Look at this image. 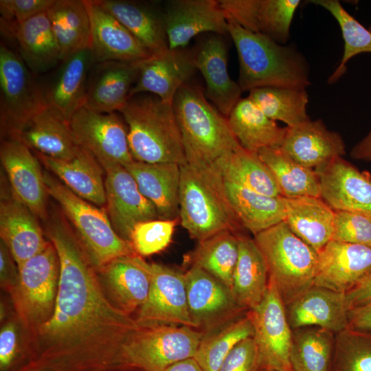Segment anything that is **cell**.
Listing matches in <instances>:
<instances>
[{"label": "cell", "instance_id": "obj_1", "mask_svg": "<svg viewBox=\"0 0 371 371\" xmlns=\"http://www.w3.org/2000/svg\"><path fill=\"white\" fill-rule=\"evenodd\" d=\"M45 222L59 260L57 295L51 317L35 328L36 345L27 363L18 371H93L122 366V348L142 326L108 300L96 268L66 218L54 212Z\"/></svg>", "mask_w": 371, "mask_h": 371}, {"label": "cell", "instance_id": "obj_2", "mask_svg": "<svg viewBox=\"0 0 371 371\" xmlns=\"http://www.w3.org/2000/svg\"><path fill=\"white\" fill-rule=\"evenodd\" d=\"M227 19L228 35L238 54L237 82L243 92L261 87L306 89L311 85L309 63L295 46L280 44Z\"/></svg>", "mask_w": 371, "mask_h": 371}, {"label": "cell", "instance_id": "obj_3", "mask_svg": "<svg viewBox=\"0 0 371 371\" xmlns=\"http://www.w3.org/2000/svg\"><path fill=\"white\" fill-rule=\"evenodd\" d=\"M179 222L200 242L223 232L243 229L227 196L224 181L210 165H181Z\"/></svg>", "mask_w": 371, "mask_h": 371}, {"label": "cell", "instance_id": "obj_4", "mask_svg": "<svg viewBox=\"0 0 371 371\" xmlns=\"http://www.w3.org/2000/svg\"><path fill=\"white\" fill-rule=\"evenodd\" d=\"M120 112L127 125L135 161L180 166L187 163L172 103L152 94L139 93L131 97Z\"/></svg>", "mask_w": 371, "mask_h": 371}, {"label": "cell", "instance_id": "obj_5", "mask_svg": "<svg viewBox=\"0 0 371 371\" xmlns=\"http://www.w3.org/2000/svg\"><path fill=\"white\" fill-rule=\"evenodd\" d=\"M172 105L188 164L210 166L223 155L241 147L227 117L207 99L199 87L189 82L183 85Z\"/></svg>", "mask_w": 371, "mask_h": 371}, {"label": "cell", "instance_id": "obj_6", "mask_svg": "<svg viewBox=\"0 0 371 371\" xmlns=\"http://www.w3.org/2000/svg\"><path fill=\"white\" fill-rule=\"evenodd\" d=\"M44 172L49 196L59 205L92 264L99 269L111 260L137 254L113 229L106 210L80 197L50 172Z\"/></svg>", "mask_w": 371, "mask_h": 371}, {"label": "cell", "instance_id": "obj_7", "mask_svg": "<svg viewBox=\"0 0 371 371\" xmlns=\"http://www.w3.org/2000/svg\"><path fill=\"white\" fill-rule=\"evenodd\" d=\"M254 239L285 306L314 285L318 253L284 221L257 234Z\"/></svg>", "mask_w": 371, "mask_h": 371}, {"label": "cell", "instance_id": "obj_8", "mask_svg": "<svg viewBox=\"0 0 371 371\" xmlns=\"http://www.w3.org/2000/svg\"><path fill=\"white\" fill-rule=\"evenodd\" d=\"M32 73L21 56L1 44V140L19 139L30 120L47 105L45 90Z\"/></svg>", "mask_w": 371, "mask_h": 371}, {"label": "cell", "instance_id": "obj_9", "mask_svg": "<svg viewBox=\"0 0 371 371\" xmlns=\"http://www.w3.org/2000/svg\"><path fill=\"white\" fill-rule=\"evenodd\" d=\"M203 334L186 326L142 327L123 346L122 365L142 371H161L193 358Z\"/></svg>", "mask_w": 371, "mask_h": 371}, {"label": "cell", "instance_id": "obj_10", "mask_svg": "<svg viewBox=\"0 0 371 371\" xmlns=\"http://www.w3.org/2000/svg\"><path fill=\"white\" fill-rule=\"evenodd\" d=\"M19 268V281L10 293L24 324L35 329L51 317L55 306L60 273L54 245L46 247Z\"/></svg>", "mask_w": 371, "mask_h": 371}, {"label": "cell", "instance_id": "obj_11", "mask_svg": "<svg viewBox=\"0 0 371 371\" xmlns=\"http://www.w3.org/2000/svg\"><path fill=\"white\" fill-rule=\"evenodd\" d=\"M248 313L261 368L292 371L290 351L293 330L287 319L284 303L271 278L263 299Z\"/></svg>", "mask_w": 371, "mask_h": 371}, {"label": "cell", "instance_id": "obj_12", "mask_svg": "<svg viewBox=\"0 0 371 371\" xmlns=\"http://www.w3.org/2000/svg\"><path fill=\"white\" fill-rule=\"evenodd\" d=\"M69 126L77 144L100 164L111 162L125 167L134 161L127 127L116 112H98L82 105L71 116Z\"/></svg>", "mask_w": 371, "mask_h": 371}, {"label": "cell", "instance_id": "obj_13", "mask_svg": "<svg viewBox=\"0 0 371 371\" xmlns=\"http://www.w3.org/2000/svg\"><path fill=\"white\" fill-rule=\"evenodd\" d=\"M150 289L146 302L137 310V322L142 327L194 328L188 310L184 273L158 263H150Z\"/></svg>", "mask_w": 371, "mask_h": 371}, {"label": "cell", "instance_id": "obj_14", "mask_svg": "<svg viewBox=\"0 0 371 371\" xmlns=\"http://www.w3.org/2000/svg\"><path fill=\"white\" fill-rule=\"evenodd\" d=\"M100 165L105 174L106 212L117 234L130 242L133 227L159 218L158 214L124 166L111 162Z\"/></svg>", "mask_w": 371, "mask_h": 371}, {"label": "cell", "instance_id": "obj_15", "mask_svg": "<svg viewBox=\"0 0 371 371\" xmlns=\"http://www.w3.org/2000/svg\"><path fill=\"white\" fill-rule=\"evenodd\" d=\"M190 316L195 328L207 332L240 315L244 309L230 288L203 269L184 273Z\"/></svg>", "mask_w": 371, "mask_h": 371}, {"label": "cell", "instance_id": "obj_16", "mask_svg": "<svg viewBox=\"0 0 371 371\" xmlns=\"http://www.w3.org/2000/svg\"><path fill=\"white\" fill-rule=\"evenodd\" d=\"M6 178L1 175L0 236L19 267L43 251L49 240L38 218L16 196Z\"/></svg>", "mask_w": 371, "mask_h": 371}, {"label": "cell", "instance_id": "obj_17", "mask_svg": "<svg viewBox=\"0 0 371 371\" xmlns=\"http://www.w3.org/2000/svg\"><path fill=\"white\" fill-rule=\"evenodd\" d=\"M0 159L16 196L38 218L49 216V196L38 159L19 139L1 140Z\"/></svg>", "mask_w": 371, "mask_h": 371}, {"label": "cell", "instance_id": "obj_18", "mask_svg": "<svg viewBox=\"0 0 371 371\" xmlns=\"http://www.w3.org/2000/svg\"><path fill=\"white\" fill-rule=\"evenodd\" d=\"M170 49L186 48L204 32L228 35L226 14L217 0H172L163 12Z\"/></svg>", "mask_w": 371, "mask_h": 371}, {"label": "cell", "instance_id": "obj_19", "mask_svg": "<svg viewBox=\"0 0 371 371\" xmlns=\"http://www.w3.org/2000/svg\"><path fill=\"white\" fill-rule=\"evenodd\" d=\"M321 198L333 210L371 216V175L338 157L315 169Z\"/></svg>", "mask_w": 371, "mask_h": 371}, {"label": "cell", "instance_id": "obj_20", "mask_svg": "<svg viewBox=\"0 0 371 371\" xmlns=\"http://www.w3.org/2000/svg\"><path fill=\"white\" fill-rule=\"evenodd\" d=\"M137 63L139 77L129 98L139 93H149L169 103L172 102L178 91L188 82L196 69L194 52L186 48H168Z\"/></svg>", "mask_w": 371, "mask_h": 371}, {"label": "cell", "instance_id": "obj_21", "mask_svg": "<svg viewBox=\"0 0 371 371\" xmlns=\"http://www.w3.org/2000/svg\"><path fill=\"white\" fill-rule=\"evenodd\" d=\"M371 273V247L331 240L318 252L314 285L346 293Z\"/></svg>", "mask_w": 371, "mask_h": 371}, {"label": "cell", "instance_id": "obj_22", "mask_svg": "<svg viewBox=\"0 0 371 371\" xmlns=\"http://www.w3.org/2000/svg\"><path fill=\"white\" fill-rule=\"evenodd\" d=\"M84 1L90 19V49L94 64L109 61L137 63L151 56L149 51L96 0Z\"/></svg>", "mask_w": 371, "mask_h": 371}, {"label": "cell", "instance_id": "obj_23", "mask_svg": "<svg viewBox=\"0 0 371 371\" xmlns=\"http://www.w3.org/2000/svg\"><path fill=\"white\" fill-rule=\"evenodd\" d=\"M227 16L242 27L286 45L300 0H220Z\"/></svg>", "mask_w": 371, "mask_h": 371}, {"label": "cell", "instance_id": "obj_24", "mask_svg": "<svg viewBox=\"0 0 371 371\" xmlns=\"http://www.w3.org/2000/svg\"><path fill=\"white\" fill-rule=\"evenodd\" d=\"M226 45L218 35L203 41L194 52L196 69L203 76L207 99L225 117L240 100L242 90L227 70Z\"/></svg>", "mask_w": 371, "mask_h": 371}, {"label": "cell", "instance_id": "obj_25", "mask_svg": "<svg viewBox=\"0 0 371 371\" xmlns=\"http://www.w3.org/2000/svg\"><path fill=\"white\" fill-rule=\"evenodd\" d=\"M137 63L109 61L93 64L83 105L101 113L120 112L138 79Z\"/></svg>", "mask_w": 371, "mask_h": 371}, {"label": "cell", "instance_id": "obj_26", "mask_svg": "<svg viewBox=\"0 0 371 371\" xmlns=\"http://www.w3.org/2000/svg\"><path fill=\"white\" fill-rule=\"evenodd\" d=\"M292 330L317 326L335 333L348 326V312L345 293L313 285L285 306Z\"/></svg>", "mask_w": 371, "mask_h": 371}, {"label": "cell", "instance_id": "obj_27", "mask_svg": "<svg viewBox=\"0 0 371 371\" xmlns=\"http://www.w3.org/2000/svg\"><path fill=\"white\" fill-rule=\"evenodd\" d=\"M280 148L298 164L314 170L346 154L341 135L329 130L321 119L286 126Z\"/></svg>", "mask_w": 371, "mask_h": 371}, {"label": "cell", "instance_id": "obj_28", "mask_svg": "<svg viewBox=\"0 0 371 371\" xmlns=\"http://www.w3.org/2000/svg\"><path fill=\"white\" fill-rule=\"evenodd\" d=\"M36 155L45 168L73 192L98 207H105L104 170L91 153L80 146L69 159H54L37 152Z\"/></svg>", "mask_w": 371, "mask_h": 371}, {"label": "cell", "instance_id": "obj_29", "mask_svg": "<svg viewBox=\"0 0 371 371\" xmlns=\"http://www.w3.org/2000/svg\"><path fill=\"white\" fill-rule=\"evenodd\" d=\"M120 308L128 313L146 302L150 289V263L137 254L116 258L98 269Z\"/></svg>", "mask_w": 371, "mask_h": 371}, {"label": "cell", "instance_id": "obj_30", "mask_svg": "<svg viewBox=\"0 0 371 371\" xmlns=\"http://www.w3.org/2000/svg\"><path fill=\"white\" fill-rule=\"evenodd\" d=\"M142 194L152 203L160 219L179 218L180 165L133 161L125 166Z\"/></svg>", "mask_w": 371, "mask_h": 371}, {"label": "cell", "instance_id": "obj_31", "mask_svg": "<svg viewBox=\"0 0 371 371\" xmlns=\"http://www.w3.org/2000/svg\"><path fill=\"white\" fill-rule=\"evenodd\" d=\"M46 11L20 23L1 21V27L17 41L21 57L34 74L45 72L62 61Z\"/></svg>", "mask_w": 371, "mask_h": 371}, {"label": "cell", "instance_id": "obj_32", "mask_svg": "<svg viewBox=\"0 0 371 371\" xmlns=\"http://www.w3.org/2000/svg\"><path fill=\"white\" fill-rule=\"evenodd\" d=\"M93 64L90 48L72 54L63 61L54 80L44 89L47 104L68 123L84 104L87 80Z\"/></svg>", "mask_w": 371, "mask_h": 371}, {"label": "cell", "instance_id": "obj_33", "mask_svg": "<svg viewBox=\"0 0 371 371\" xmlns=\"http://www.w3.org/2000/svg\"><path fill=\"white\" fill-rule=\"evenodd\" d=\"M284 222L317 253L332 240L335 211L317 196L283 197Z\"/></svg>", "mask_w": 371, "mask_h": 371}, {"label": "cell", "instance_id": "obj_34", "mask_svg": "<svg viewBox=\"0 0 371 371\" xmlns=\"http://www.w3.org/2000/svg\"><path fill=\"white\" fill-rule=\"evenodd\" d=\"M229 127L244 149L258 153L282 145L286 126H279L248 97L241 98L227 116Z\"/></svg>", "mask_w": 371, "mask_h": 371}, {"label": "cell", "instance_id": "obj_35", "mask_svg": "<svg viewBox=\"0 0 371 371\" xmlns=\"http://www.w3.org/2000/svg\"><path fill=\"white\" fill-rule=\"evenodd\" d=\"M19 140L37 153L59 159H71L80 147L69 123L48 104L30 120Z\"/></svg>", "mask_w": 371, "mask_h": 371}, {"label": "cell", "instance_id": "obj_36", "mask_svg": "<svg viewBox=\"0 0 371 371\" xmlns=\"http://www.w3.org/2000/svg\"><path fill=\"white\" fill-rule=\"evenodd\" d=\"M238 257L233 275L232 292L243 308L258 306L266 293L269 273L260 250L254 241L238 233Z\"/></svg>", "mask_w": 371, "mask_h": 371}, {"label": "cell", "instance_id": "obj_37", "mask_svg": "<svg viewBox=\"0 0 371 371\" xmlns=\"http://www.w3.org/2000/svg\"><path fill=\"white\" fill-rule=\"evenodd\" d=\"M120 21L152 54L169 48L164 16L138 3L121 0H96Z\"/></svg>", "mask_w": 371, "mask_h": 371}, {"label": "cell", "instance_id": "obj_38", "mask_svg": "<svg viewBox=\"0 0 371 371\" xmlns=\"http://www.w3.org/2000/svg\"><path fill=\"white\" fill-rule=\"evenodd\" d=\"M224 184L236 217L254 236L284 221L283 196L262 194L226 181Z\"/></svg>", "mask_w": 371, "mask_h": 371}, {"label": "cell", "instance_id": "obj_39", "mask_svg": "<svg viewBox=\"0 0 371 371\" xmlns=\"http://www.w3.org/2000/svg\"><path fill=\"white\" fill-rule=\"evenodd\" d=\"M46 12L62 62L80 50L90 48V19L84 0H55Z\"/></svg>", "mask_w": 371, "mask_h": 371}, {"label": "cell", "instance_id": "obj_40", "mask_svg": "<svg viewBox=\"0 0 371 371\" xmlns=\"http://www.w3.org/2000/svg\"><path fill=\"white\" fill-rule=\"evenodd\" d=\"M212 166L224 181L262 194L281 196L273 175L258 153L240 147L223 155Z\"/></svg>", "mask_w": 371, "mask_h": 371}, {"label": "cell", "instance_id": "obj_41", "mask_svg": "<svg viewBox=\"0 0 371 371\" xmlns=\"http://www.w3.org/2000/svg\"><path fill=\"white\" fill-rule=\"evenodd\" d=\"M238 234L223 232L198 242L186 256L190 267H196L231 289L238 257Z\"/></svg>", "mask_w": 371, "mask_h": 371}, {"label": "cell", "instance_id": "obj_42", "mask_svg": "<svg viewBox=\"0 0 371 371\" xmlns=\"http://www.w3.org/2000/svg\"><path fill=\"white\" fill-rule=\"evenodd\" d=\"M273 175L283 197H321L319 177L314 169L305 167L281 148H262L258 153Z\"/></svg>", "mask_w": 371, "mask_h": 371}, {"label": "cell", "instance_id": "obj_43", "mask_svg": "<svg viewBox=\"0 0 371 371\" xmlns=\"http://www.w3.org/2000/svg\"><path fill=\"white\" fill-rule=\"evenodd\" d=\"M335 333L317 326L293 330L292 371H331Z\"/></svg>", "mask_w": 371, "mask_h": 371}, {"label": "cell", "instance_id": "obj_44", "mask_svg": "<svg viewBox=\"0 0 371 371\" xmlns=\"http://www.w3.org/2000/svg\"><path fill=\"white\" fill-rule=\"evenodd\" d=\"M254 328L247 313L205 332L193 357L203 371H218L231 350L240 341L253 337Z\"/></svg>", "mask_w": 371, "mask_h": 371}, {"label": "cell", "instance_id": "obj_45", "mask_svg": "<svg viewBox=\"0 0 371 371\" xmlns=\"http://www.w3.org/2000/svg\"><path fill=\"white\" fill-rule=\"evenodd\" d=\"M270 119L280 121L287 127L310 120L307 111L308 94L306 89L261 87L247 95Z\"/></svg>", "mask_w": 371, "mask_h": 371}, {"label": "cell", "instance_id": "obj_46", "mask_svg": "<svg viewBox=\"0 0 371 371\" xmlns=\"http://www.w3.org/2000/svg\"><path fill=\"white\" fill-rule=\"evenodd\" d=\"M310 3L327 10L337 21L344 40L341 59L328 78L337 82L346 71L347 63L360 54L371 53V32L352 16L338 0H311Z\"/></svg>", "mask_w": 371, "mask_h": 371}, {"label": "cell", "instance_id": "obj_47", "mask_svg": "<svg viewBox=\"0 0 371 371\" xmlns=\"http://www.w3.org/2000/svg\"><path fill=\"white\" fill-rule=\"evenodd\" d=\"M331 371H371V334L349 328L335 333Z\"/></svg>", "mask_w": 371, "mask_h": 371}, {"label": "cell", "instance_id": "obj_48", "mask_svg": "<svg viewBox=\"0 0 371 371\" xmlns=\"http://www.w3.org/2000/svg\"><path fill=\"white\" fill-rule=\"evenodd\" d=\"M179 218L154 219L137 223L131 234L130 242L135 252L148 256L165 249L170 244Z\"/></svg>", "mask_w": 371, "mask_h": 371}, {"label": "cell", "instance_id": "obj_49", "mask_svg": "<svg viewBox=\"0 0 371 371\" xmlns=\"http://www.w3.org/2000/svg\"><path fill=\"white\" fill-rule=\"evenodd\" d=\"M332 240L371 247V216L334 210Z\"/></svg>", "mask_w": 371, "mask_h": 371}, {"label": "cell", "instance_id": "obj_50", "mask_svg": "<svg viewBox=\"0 0 371 371\" xmlns=\"http://www.w3.org/2000/svg\"><path fill=\"white\" fill-rule=\"evenodd\" d=\"M257 347L253 337L238 343L228 354L218 371H259Z\"/></svg>", "mask_w": 371, "mask_h": 371}, {"label": "cell", "instance_id": "obj_51", "mask_svg": "<svg viewBox=\"0 0 371 371\" xmlns=\"http://www.w3.org/2000/svg\"><path fill=\"white\" fill-rule=\"evenodd\" d=\"M55 0H1V21L20 23L46 11Z\"/></svg>", "mask_w": 371, "mask_h": 371}, {"label": "cell", "instance_id": "obj_52", "mask_svg": "<svg viewBox=\"0 0 371 371\" xmlns=\"http://www.w3.org/2000/svg\"><path fill=\"white\" fill-rule=\"evenodd\" d=\"M17 331L16 324L10 322L0 331V370L7 371L12 365L17 354Z\"/></svg>", "mask_w": 371, "mask_h": 371}, {"label": "cell", "instance_id": "obj_53", "mask_svg": "<svg viewBox=\"0 0 371 371\" xmlns=\"http://www.w3.org/2000/svg\"><path fill=\"white\" fill-rule=\"evenodd\" d=\"M0 281L2 287L11 293L19 281V268L7 246L0 240Z\"/></svg>", "mask_w": 371, "mask_h": 371}, {"label": "cell", "instance_id": "obj_54", "mask_svg": "<svg viewBox=\"0 0 371 371\" xmlns=\"http://www.w3.org/2000/svg\"><path fill=\"white\" fill-rule=\"evenodd\" d=\"M348 328L371 334V302L349 310Z\"/></svg>", "mask_w": 371, "mask_h": 371}, {"label": "cell", "instance_id": "obj_55", "mask_svg": "<svg viewBox=\"0 0 371 371\" xmlns=\"http://www.w3.org/2000/svg\"><path fill=\"white\" fill-rule=\"evenodd\" d=\"M345 295L349 310L371 302V273Z\"/></svg>", "mask_w": 371, "mask_h": 371}, {"label": "cell", "instance_id": "obj_56", "mask_svg": "<svg viewBox=\"0 0 371 371\" xmlns=\"http://www.w3.org/2000/svg\"><path fill=\"white\" fill-rule=\"evenodd\" d=\"M350 155L354 159L371 163V128L368 133L352 147Z\"/></svg>", "mask_w": 371, "mask_h": 371}, {"label": "cell", "instance_id": "obj_57", "mask_svg": "<svg viewBox=\"0 0 371 371\" xmlns=\"http://www.w3.org/2000/svg\"><path fill=\"white\" fill-rule=\"evenodd\" d=\"M161 371H203V370L194 358H189L172 364Z\"/></svg>", "mask_w": 371, "mask_h": 371}, {"label": "cell", "instance_id": "obj_58", "mask_svg": "<svg viewBox=\"0 0 371 371\" xmlns=\"http://www.w3.org/2000/svg\"><path fill=\"white\" fill-rule=\"evenodd\" d=\"M133 368L127 366H115L93 371H131Z\"/></svg>", "mask_w": 371, "mask_h": 371}, {"label": "cell", "instance_id": "obj_59", "mask_svg": "<svg viewBox=\"0 0 371 371\" xmlns=\"http://www.w3.org/2000/svg\"><path fill=\"white\" fill-rule=\"evenodd\" d=\"M29 371H52V370L41 369V370H29Z\"/></svg>", "mask_w": 371, "mask_h": 371}, {"label": "cell", "instance_id": "obj_60", "mask_svg": "<svg viewBox=\"0 0 371 371\" xmlns=\"http://www.w3.org/2000/svg\"><path fill=\"white\" fill-rule=\"evenodd\" d=\"M368 30L371 32V25H370V27H368Z\"/></svg>", "mask_w": 371, "mask_h": 371}, {"label": "cell", "instance_id": "obj_61", "mask_svg": "<svg viewBox=\"0 0 371 371\" xmlns=\"http://www.w3.org/2000/svg\"><path fill=\"white\" fill-rule=\"evenodd\" d=\"M264 371H278V370H265Z\"/></svg>", "mask_w": 371, "mask_h": 371}]
</instances>
